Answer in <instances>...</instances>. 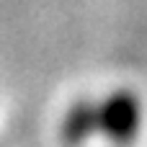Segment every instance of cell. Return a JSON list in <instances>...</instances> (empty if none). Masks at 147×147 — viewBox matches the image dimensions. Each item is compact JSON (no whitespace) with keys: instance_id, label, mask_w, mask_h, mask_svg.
I'll return each mask as SVG.
<instances>
[{"instance_id":"6da1fadb","label":"cell","mask_w":147,"mask_h":147,"mask_svg":"<svg viewBox=\"0 0 147 147\" xmlns=\"http://www.w3.org/2000/svg\"><path fill=\"white\" fill-rule=\"evenodd\" d=\"M98 129L114 142L132 140L140 129V103H137V98L127 90L111 93L103 103H98Z\"/></svg>"},{"instance_id":"7a4b0ae2","label":"cell","mask_w":147,"mask_h":147,"mask_svg":"<svg viewBox=\"0 0 147 147\" xmlns=\"http://www.w3.org/2000/svg\"><path fill=\"white\" fill-rule=\"evenodd\" d=\"M96 129H98V106L88 103V101H80L65 114L59 134H62L65 142H80Z\"/></svg>"}]
</instances>
